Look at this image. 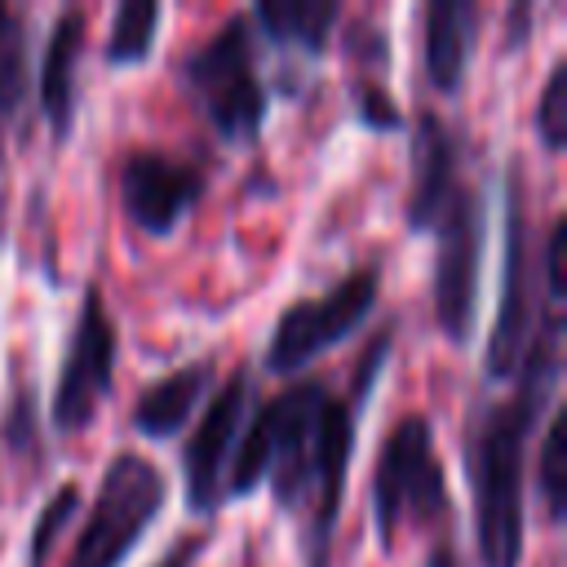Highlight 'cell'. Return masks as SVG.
Listing matches in <instances>:
<instances>
[{
	"label": "cell",
	"instance_id": "1",
	"mask_svg": "<svg viewBox=\"0 0 567 567\" xmlns=\"http://www.w3.org/2000/svg\"><path fill=\"white\" fill-rule=\"evenodd\" d=\"M558 337H545L514 372V390L501 399H483L470 416L465 474L474 492V545L483 567H523L527 443L558 394Z\"/></svg>",
	"mask_w": 567,
	"mask_h": 567
},
{
	"label": "cell",
	"instance_id": "2",
	"mask_svg": "<svg viewBox=\"0 0 567 567\" xmlns=\"http://www.w3.org/2000/svg\"><path fill=\"white\" fill-rule=\"evenodd\" d=\"M332 390L323 377L292 381L275 399L257 403L244 421L239 447L226 470V501H239L270 483L275 505L297 514L315 496V461H319V425Z\"/></svg>",
	"mask_w": 567,
	"mask_h": 567
},
{
	"label": "cell",
	"instance_id": "3",
	"mask_svg": "<svg viewBox=\"0 0 567 567\" xmlns=\"http://www.w3.org/2000/svg\"><path fill=\"white\" fill-rule=\"evenodd\" d=\"M173 71L226 146H248L261 137L270 93L257 75V44L248 13L221 18V27L208 31V40H199Z\"/></svg>",
	"mask_w": 567,
	"mask_h": 567
},
{
	"label": "cell",
	"instance_id": "4",
	"mask_svg": "<svg viewBox=\"0 0 567 567\" xmlns=\"http://www.w3.org/2000/svg\"><path fill=\"white\" fill-rule=\"evenodd\" d=\"M545 337H563L558 306H549L545 288L536 284V257H532V235H527V204H523V177L518 159L509 164L505 177V266H501V306L496 323L487 337L483 372L487 381H505L523 368L532 346Z\"/></svg>",
	"mask_w": 567,
	"mask_h": 567
},
{
	"label": "cell",
	"instance_id": "5",
	"mask_svg": "<svg viewBox=\"0 0 567 567\" xmlns=\"http://www.w3.org/2000/svg\"><path fill=\"white\" fill-rule=\"evenodd\" d=\"M447 509L452 496L434 443V421L408 412L390 425L372 465V518L381 532V549H390L408 523H443Z\"/></svg>",
	"mask_w": 567,
	"mask_h": 567
},
{
	"label": "cell",
	"instance_id": "6",
	"mask_svg": "<svg viewBox=\"0 0 567 567\" xmlns=\"http://www.w3.org/2000/svg\"><path fill=\"white\" fill-rule=\"evenodd\" d=\"M168 505V474L142 452H115L102 470L89 518L71 545L66 567H124L146 527Z\"/></svg>",
	"mask_w": 567,
	"mask_h": 567
},
{
	"label": "cell",
	"instance_id": "7",
	"mask_svg": "<svg viewBox=\"0 0 567 567\" xmlns=\"http://www.w3.org/2000/svg\"><path fill=\"white\" fill-rule=\"evenodd\" d=\"M390 341H394V319L381 323L372 332V341L359 354L350 394H332L323 408V425H319V461H315V496H310V523H306V567H328L332 554V532H337V514H341V496H346V478H350V461H354V439H359V412L390 359Z\"/></svg>",
	"mask_w": 567,
	"mask_h": 567
},
{
	"label": "cell",
	"instance_id": "8",
	"mask_svg": "<svg viewBox=\"0 0 567 567\" xmlns=\"http://www.w3.org/2000/svg\"><path fill=\"white\" fill-rule=\"evenodd\" d=\"M434 319L452 346H465L478 323L483 244H487V190L461 182L447 208L434 217Z\"/></svg>",
	"mask_w": 567,
	"mask_h": 567
},
{
	"label": "cell",
	"instance_id": "9",
	"mask_svg": "<svg viewBox=\"0 0 567 567\" xmlns=\"http://www.w3.org/2000/svg\"><path fill=\"white\" fill-rule=\"evenodd\" d=\"M377 297H381V270L359 266V270L341 275L328 292L284 306L266 337L261 363L270 372H297V368L315 363L319 354H328L332 346H341L346 337H354L363 328V319L377 310Z\"/></svg>",
	"mask_w": 567,
	"mask_h": 567
},
{
	"label": "cell",
	"instance_id": "10",
	"mask_svg": "<svg viewBox=\"0 0 567 567\" xmlns=\"http://www.w3.org/2000/svg\"><path fill=\"white\" fill-rule=\"evenodd\" d=\"M115 368H120V328L106 310V297L89 284L80 292V310L49 399L53 430H84L97 416V403L115 390Z\"/></svg>",
	"mask_w": 567,
	"mask_h": 567
},
{
	"label": "cell",
	"instance_id": "11",
	"mask_svg": "<svg viewBox=\"0 0 567 567\" xmlns=\"http://www.w3.org/2000/svg\"><path fill=\"white\" fill-rule=\"evenodd\" d=\"M248 412H252V368L235 363L230 377L204 403L199 425H190L182 443V492L190 514H217L226 505L221 487H226V470L239 447Z\"/></svg>",
	"mask_w": 567,
	"mask_h": 567
},
{
	"label": "cell",
	"instance_id": "12",
	"mask_svg": "<svg viewBox=\"0 0 567 567\" xmlns=\"http://www.w3.org/2000/svg\"><path fill=\"white\" fill-rule=\"evenodd\" d=\"M115 186H120V208H124V217H128L142 235L168 239V235L190 217V208L204 199L208 173H204L195 159H182V155H173V151L133 146V151L120 159Z\"/></svg>",
	"mask_w": 567,
	"mask_h": 567
},
{
	"label": "cell",
	"instance_id": "13",
	"mask_svg": "<svg viewBox=\"0 0 567 567\" xmlns=\"http://www.w3.org/2000/svg\"><path fill=\"white\" fill-rule=\"evenodd\" d=\"M412 186H408V226L412 230H430L434 217L447 208V199L456 195V186L465 182L461 173V133L439 115V111H421L412 124Z\"/></svg>",
	"mask_w": 567,
	"mask_h": 567
},
{
	"label": "cell",
	"instance_id": "14",
	"mask_svg": "<svg viewBox=\"0 0 567 567\" xmlns=\"http://www.w3.org/2000/svg\"><path fill=\"white\" fill-rule=\"evenodd\" d=\"M478 27L483 9L474 0H430L421 13V58H425V80L452 97L465 89L474 49H478Z\"/></svg>",
	"mask_w": 567,
	"mask_h": 567
},
{
	"label": "cell",
	"instance_id": "15",
	"mask_svg": "<svg viewBox=\"0 0 567 567\" xmlns=\"http://www.w3.org/2000/svg\"><path fill=\"white\" fill-rule=\"evenodd\" d=\"M84 9L66 4L58 9L49 35H44V53H40V111L49 120V133L58 142L71 137L75 128V97H80V53H84Z\"/></svg>",
	"mask_w": 567,
	"mask_h": 567
},
{
	"label": "cell",
	"instance_id": "16",
	"mask_svg": "<svg viewBox=\"0 0 567 567\" xmlns=\"http://www.w3.org/2000/svg\"><path fill=\"white\" fill-rule=\"evenodd\" d=\"M213 381H217V363L208 354L155 377L128 412L133 430L146 439H177L190 425V416L199 412V403L213 394Z\"/></svg>",
	"mask_w": 567,
	"mask_h": 567
},
{
	"label": "cell",
	"instance_id": "17",
	"mask_svg": "<svg viewBox=\"0 0 567 567\" xmlns=\"http://www.w3.org/2000/svg\"><path fill=\"white\" fill-rule=\"evenodd\" d=\"M341 0H257L248 22L284 49H301L306 58H319L332 44V31L341 22Z\"/></svg>",
	"mask_w": 567,
	"mask_h": 567
},
{
	"label": "cell",
	"instance_id": "18",
	"mask_svg": "<svg viewBox=\"0 0 567 567\" xmlns=\"http://www.w3.org/2000/svg\"><path fill=\"white\" fill-rule=\"evenodd\" d=\"M164 22V4L159 0H120L111 13V35L102 49L106 66H137L151 58L155 35Z\"/></svg>",
	"mask_w": 567,
	"mask_h": 567
},
{
	"label": "cell",
	"instance_id": "19",
	"mask_svg": "<svg viewBox=\"0 0 567 567\" xmlns=\"http://www.w3.org/2000/svg\"><path fill=\"white\" fill-rule=\"evenodd\" d=\"M31 93V35L27 13L0 0V124L22 111Z\"/></svg>",
	"mask_w": 567,
	"mask_h": 567
},
{
	"label": "cell",
	"instance_id": "20",
	"mask_svg": "<svg viewBox=\"0 0 567 567\" xmlns=\"http://www.w3.org/2000/svg\"><path fill=\"white\" fill-rule=\"evenodd\" d=\"M540 456H536V487H540V501H545V514L549 523H563V509H567V416L563 412H549L545 425H540Z\"/></svg>",
	"mask_w": 567,
	"mask_h": 567
},
{
	"label": "cell",
	"instance_id": "21",
	"mask_svg": "<svg viewBox=\"0 0 567 567\" xmlns=\"http://www.w3.org/2000/svg\"><path fill=\"white\" fill-rule=\"evenodd\" d=\"M80 483H58L53 487V496L44 501V509L35 514V523H31V540H27V567H49V558H53V545L62 540V532L71 527V518L80 514Z\"/></svg>",
	"mask_w": 567,
	"mask_h": 567
},
{
	"label": "cell",
	"instance_id": "22",
	"mask_svg": "<svg viewBox=\"0 0 567 567\" xmlns=\"http://www.w3.org/2000/svg\"><path fill=\"white\" fill-rule=\"evenodd\" d=\"M532 124H536V137H540L545 151H563L567 146V58H554V66H549V75L540 84Z\"/></svg>",
	"mask_w": 567,
	"mask_h": 567
},
{
	"label": "cell",
	"instance_id": "23",
	"mask_svg": "<svg viewBox=\"0 0 567 567\" xmlns=\"http://www.w3.org/2000/svg\"><path fill=\"white\" fill-rule=\"evenodd\" d=\"M354 120L372 133H394L403 128V111L394 102V93L381 84V75H359L354 80Z\"/></svg>",
	"mask_w": 567,
	"mask_h": 567
},
{
	"label": "cell",
	"instance_id": "24",
	"mask_svg": "<svg viewBox=\"0 0 567 567\" xmlns=\"http://www.w3.org/2000/svg\"><path fill=\"white\" fill-rule=\"evenodd\" d=\"M35 394L27 385L13 390L9 408H4V421H0V443L13 447V452H35L40 447V430H35Z\"/></svg>",
	"mask_w": 567,
	"mask_h": 567
},
{
	"label": "cell",
	"instance_id": "25",
	"mask_svg": "<svg viewBox=\"0 0 567 567\" xmlns=\"http://www.w3.org/2000/svg\"><path fill=\"white\" fill-rule=\"evenodd\" d=\"M563 252H567V217L558 213V217L549 221V235H545V244H540V288H545L549 306H563V292H567Z\"/></svg>",
	"mask_w": 567,
	"mask_h": 567
},
{
	"label": "cell",
	"instance_id": "26",
	"mask_svg": "<svg viewBox=\"0 0 567 567\" xmlns=\"http://www.w3.org/2000/svg\"><path fill=\"white\" fill-rule=\"evenodd\" d=\"M346 49H350V58L363 62V75H377V66L390 62V44H385V35H381L372 22H354Z\"/></svg>",
	"mask_w": 567,
	"mask_h": 567
},
{
	"label": "cell",
	"instance_id": "27",
	"mask_svg": "<svg viewBox=\"0 0 567 567\" xmlns=\"http://www.w3.org/2000/svg\"><path fill=\"white\" fill-rule=\"evenodd\" d=\"M204 545H208V536L204 532H195V536H186V540H177L155 567H195V558L204 554Z\"/></svg>",
	"mask_w": 567,
	"mask_h": 567
},
{
	"label": "cell",
	"instance_id": "28",
	"mask_svg": "<svg viewBox=\"0 0 567 567\" xmlns=\"http://www.w3.org/2000/svg\"><path fill=\"white\" fill-rule=\"evenodd\" d=\"M425 567H461V563H456V554H452V545H434V554L425 558Z\"/></svg>",
	"mask_w": 567,
	"mask_h": 567
}]
</instances>
